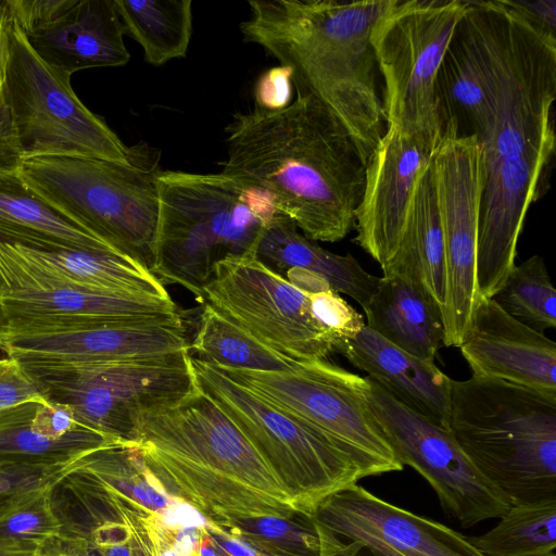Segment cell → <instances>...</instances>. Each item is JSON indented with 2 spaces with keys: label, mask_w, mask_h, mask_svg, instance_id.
<instances>
[{
  "label": "cell",
  "mask_w": 556,
  "mask_h": 556,
  "mask_svg": "<svg viewBox=\"0 0 556 556\" xmlns=\"http://www.w3.org/2000/svg\"><path fill=\"white\" fill-rule=\"evenodd\" d=\"M225 132L222 173L266 194L313 241L337 242L352 230L366 160L315 96L296 92L286 108L236 113Z\"/></svg>",
  "instance_id": "cell-1"
},
{
  "label": "cell",
  "mask_w": 556,
  "mask_h": 556,
  "mask_svg": "<svg viewBox=\"0 0 556 556\" xmlns=\"http://www.w3.org/2000/svg\"><path fill=\"white\" fill-rule=\"evenodd\" d=\"M42 399L45 396L37 384L15 358L8 355L0 357V409Z\"/></svg>",
  "instance_id": "cell-38"
},
{
  "label": "cell",
  "mask_w": 556,
  "mask_h": 556,
  "mask_svg": "<svg viewBox=\"0 0 556 556\" xmlns=\"http://www.w3.org/2000/svg\"><path fill=\"white\" fill-rule=\"evenodd\" d=\"M24 35L45 63L70 75L123 66L130 59L115 0H75L52 22Z\"/></svg>",
  "instance_id": "cell-24"
},
{
  "label": "cell",
  "mask_w": 556,
  "mask_h": 556,
  "mask_svg": "<svg viewBox=\"0 0 556 556\" xmlns=\"http://www.w3.org/2000/svg\"><path fill=\"white\" fill-rule=\"evenodd\" d=\"M395 0H251L240 23L256 43L292 72L295 92L315 96L341 121L364 159L387 129L380 73L370 36Z\"/></svg>",
  "instance_id": "cell-2"
},
{
  "label": "cell",
  "mask_w": 556,
  "mask_h": 556,
  "mask_svg": "<svg viewBox=\"0 0 556 556\" xmlns=\"http://www.w3.org/2000/svg\"><path fill=\"white\" fill-rule=\"evenodd\" d=\"M42 549L45 556H71L65 551H63L54 540H50L42 545Z\"/></svg>",
  "instance_id": "cell-46"
},
{
  "label": "cell",
  "mask_w": 556,
  "mask_h": 556,
  "mask_svg": "<svg viewBox=\"0 0 556 556\" xmlns=\"http://www.w3.org/2000/svg\"><path fill=\"white\" fill-rule=\"evenodd\" d=\"M7 17L5 87L23 157L78 155L128 163L131 147L80 101L72 75L45 63Z\"/></svg>",
  "instance_id": "cell-11"
},
{
  "label": "cell",
  "mask_w": 556,
  "mask_h": 556,
  "mask_svg": "<svg viewBox=\"0 0 556 556\" xmlns=\"http://www.w3.org/2000/svg\"><path fill=\"white\" fill-rule=\"evenodd\" d=\"M0 556H45L42 545L0 536Z\"/></svg>",
  "instance_id": "cell-44"
},
{
  "label": "cell",
  "mask_w": 556,
  "mask_h": 556,
  "mask_svg": "<svg viewBox=\"0 0 556 556\" xmlns=\"http://www.w3.org/2000/svg\"><path fill=\"white\" fill-rule=\"evenodd\" d=\"M447 428L510 505L556 501V394L484 377L452 379Z\"/></svg>",
  "instance_id": "cell-5"
},
{
  "label": "cell",
  "mask_w": 556,
  "mask_h": 556,
  "mask_svg": "<svg viewBox=\"0 0 556 556\" xmlns=\"http://www.w3.org/2000/svg\"><path fill=\"white\" fill-rule=\"evenodd\" d=\"M2 332H3V330H2L1 316H0V348H1V349H2V346H1ZM2 350H3V349H2Z\"/></svg>",
  "instance_id": "cell-47"
},
{
  "label": "cell",
  "mask_w": 556,
  "mask_h": 556,
  "mask_svg": "<svg viewBox=\"0 0 556 556\" xmlns=\"http://www.w3.org/2000/svg\"><path fill=\"white\" fill-rule=\"evenodd\" d=\"M155 525L165 529H177L181 527L206 528L207 518L189 503L173 497L172 503L153 518Z\"/></svg>",
  "instance_id": "cell-41"
},
{
  "label": "cell",
  "mask_w": 556,
  "mask_h": 556,
  "mask_svg": "<svg viewBox=\"0 0 556 556\" xmlns=\"http://www.w3.org/2000/svg\"><path fill=\"white\" fill-rule=\"evenodd\" d=\"M292 72L287 66H276L265 72L255 86V105L279 110L291 103Z\"/></svg>",
  "instance_id": "cell-40"
},
{
  "label": "cell",
  "mask_w": 556,
  "mask_h": 556,
  "mask_svg": "<svg viewBox=\"0 0 556 556\" xmlns=\"http://www.w3.org/2000/svg\"><path fill=\"white\" fill-rule=\"evenodd\" d=\"M198 359L218 368L292 371L301 362L279 353L204 303L190 351Z\"/></svg>",
  "instance_id": "cell-31"
},
{
  "label": "cell",
  "mask_w": 556,
  "mask_h": 556,
  "mask_svg": "<svg viewBox=\"0 0 556 556\" xmlns=\"http://www.w3.org/2000/svg\"><path fill=\"white\" fill-rule=\"evenodd\" d=\"M116 441L77 422L65 406L42 400L0 409V465L65 469L84 455Z\"/></svg>",
  "instance_id": "cell-23"
},
{
  "label": "cell",
  "mask_w": 556,
  "mask_h": 556,
  "mask_svg": "<svg viewBox=\"0 0 556 556\" xmlns=\"http://www.w3.org/2000/svg\"><path fill=\"white\" fill-rule=\"evenodd\" d=\"M472 376L556 394V343L480 298L458 346Z\"/></svg>",
  "instance_id": "cell-21"
},
{
  "label": "cell",
  "mask_w": 556,
  "mask_h": 556,
  "mask_svg": "<svg viewBox=\"0 0 556 556\" xmlns=\"http://www.w3.org/2000/svg\"><path fill=\"white\" fill-rule=\"evenodd\" d=\"M7 353L0 348V357L5 356Z\"/></svg>",
  "instance_id": "cell-48"
},
{
  "label": "cell",
  "mask_w": 556,
  "mask_h": 556,
  "mask_svg": "<svg viewBox=\"0 0 556 556\" xmlns=\"http://www.w3.org/2000/svg\"><path fill=\"white\" fill-rule=\"evenodd\" d=\"M253 255L280 276L292 268L319 276L363 309L379 281V277L367 273L351 254L340 255L321 248L299 232L295 224L278 211L262 231Z\"/></svg>",
  "instance_id": "cell-27"
},
{
  "label": "cell",
  "mask_w": 556,
  "mask_h": 556,
  "mask_svg": "<svg viewBox=\"0 0 556 556\" xmlns=\"http://www.w3.org/2000/svg\"><path fill=\"white\" fill-rule=\"evenodd\" d=\"M365 378L366 399L396 458L428 481L446 515L468 528L508 510L507 498L475 467L447 428L405 407Z\"/></svg>",
  "instance_id": "cell-15"
},
{
  "label": "cell",
  "mask_w": 556,
  "mask_h": 556,
  "mask_svg": "<svg viewBox=\"0 0 556 556\" xmlns=\"http://www.w3.org/2000/svg\"><path fill=\"white\" fill-rule=\"evenodd\" d=\"M18 363L47 401L68 408L80 425L129 444L143 414L197 389L190 352L129 362Z\"/></svg>",
  "instance_id": "cell-10"
},
{
  "label": "cell",
  "mask_w": 556,
  "mask_h": 556,
  "mask_svg": "<svg viewBox=\"0 0 556 556\" xmlns=\"http://www.w3.org/2000/svg\"><path fill=\"white\" fill-rule=\"evenodd\" d=\"M213 523L271 556H332L342 544L315 516L304 514L292 518H231Z\"/></svg>",
  "instance_id": "cell-32"
},
{
  "label": "cell",
  "mask_w": 556,
  "mask_h": 556,
  "mask_svg": "<svg viewBox=\"0 0 556 556\" xmlns=\"http://www.w3.org/2000/svg\"><path fill=\"white\" fill-rule=\"evenodd\" d=\"M22 285L169 296L153 274L117 252L48 251L0 242V289Z\"/></svg>",
  "instance_id": "cell-22"
},
{
  "label": "cell",
  "mask_w": 556,
  "mask_h": 556,
  "mask_svg": "<svg viewBox=\"0 0 556 556\" xmlns=\"http://www.w3.org/2000/svg\"><path fill=\"white\" fill-rule=\"evenodd\" d=\"M465 8L466 0H395L370 36L387 127L432 150L444 128L439 72Z\"/></svg>",
  "instance_id": "cell-9"
},
{
  "label": "cell",
  "mask_w": 556,
  "mask_h": 556,
  "mask_svg": "<svg viewBox=\"0 0 556 556\" xmlns=\"http://www.w3.org/2000/svg\"><path fill=\"white\" fill-rule=\"evenodd\" d=\"M490 531L468 536L483 556H556V501L510 505Z\"/></svg>",
  "instance_id": "cell-33"
},
{
  "label": "cell",
  "mask_w": 556,
  "mask_h": 556,
  "mask_svg": "<svg viewBox=\"0 0 556 556\" xmlns=\"http://www.w3.org/2000/svg\"><path fill=\"white\" fill-rule=\"evenodd\" d=\"M433 150L421 140L387 127L366 162L365 188L355 211L354 241L380 267L402 241L415 189Z\"/></svg>",
  "instance_id": "cell-17"
},
{
  "label": "cell",
  "mask_w": 556,
  "mask_h": 556,
  "mask_svg": "<svg viewBox=\"0 0 556 556\" xmlns=\"http://www.w3.org/2000/svg\"><path fill=\"white\" fill-rule=\"evenodd\" d=\"M197 387L240 428L287 486L301 514L315 516L330 496L365 475L333 438L190 355Z\"/></svg>",
  "instance_id": "cell-8"
},
{
  "label": "cell",
  "mask_w": 556,
  "mask_h": 556,
  "mask_svg": "<svg viewBox=\"0 0 556 556\" xmlns=\"http://www.w3.org/2000/svg\"><path fill=\"white\" fill-rule=\"evenodd\" d=\"M507 2L536 29L556 39V2L554 0H540L535 2L507 0Z\"/></svg>",
  "instance_id": "cell-42"
},
{
  "label": "cell",
  "mask_w": 556,
  "mask_h": 556,
  "mask_svg": "<svg viewBox=\"0 0 556 556\" xmlns=\"http://www.w3.org/2000/svg\"><path fill=\"white\" fill-rule=\"evenodd\" d=\"M316 289H304L245 254L217 263L202 300L269 348L293 361L312 362L342 346L314 313Z\"/></svg>",
  "instance_id": "cell-13"
},
{
  "label": "cell",
  "mask_w": 556,
  "mask_h": 556,
  "mask_svg": "<svg viewBox=\"0 0 556 556\" xmlns=\"http://www.w3.org/2000/svg\"><path fill=\"white\" fill-rule=\"evenodd\" d=\"M156 258L152 274L202 300L223 260L253 254L277 212L263 192L225 175L162 170Z\"/></svg>",
  "instance_id": "cell-7"
},
{
  "label": "cell",
  "mask_w": 556,
  "mask_h": 556,
  "mask_svg": "<svg viewBox=\"0 0 556 556\" xmlns=\"http://www.w3.org/2000/svg\"><path fill=\"white\" fill-rule=\"evenodd\" d=\"M443 230L447 295L444 346L458 348L480 299L476 280L478 223L485 168L475 134L446 121L431 159Z\"/></svg>",
  "instance_id": "cell-14"
},
{
  "label": "cell",
  "mask_w": 556,
  "mask_h": 556,
  "mask_svg": "<svg viewBox=\"0 0 556 556\" xmlns=\"http://www.w3.org/2000/svg\"><path fill=\"white\" fill-rule=\"evenodd\" d=\"M22 160V147L7 93L4 66L0 71V173L17 172Z\"/></svg>",
  "instance_id": "cell-39"
},
{
  "label": "cell",
  "mask_w": 556,
  "mask_h": 556,
  "mask_svg": "<svg viewBox=\"0 0 556 556\" xmlns=\"http://www.w3.org/2000/svg\"><path fill=\"white\" fill-rule=\"evenodd\" d=\"M316 519L345 541L378 542L405 556H483L468 536L355 484L327 498Z\"/></svg>",
  "instance_id": "cell-20"
},
{
  "label": "cell",
  "mask_w": 556,
  "mask_h": 556,
  "mask_svg": "<svg viewBox=\"0 0 556 556\" xmlns=\"http://www.w3.org/2000/svg\"><path fill=\"white\" fill-rule=\"evenodd\" d=\"M381 269L419 278L444 315L447 295L445 249L431 163L417 182L399 249Z\"/></svg>",
  "instance_id": "cell-29"
},
{
  "label": "cell",
  "mask_w": 556,
  "mask_h": 556,
  "mask_svg": "<svg viewBox=\"0 0 556 556\" xmlns=\"http://www.w3.org/2000/svg\"><path fill=\"white\" fill-rule=\"evenodd\" d=\"M9 53L8 17L0 1V71L5 66Z\"/></svg>",
  "instance_id": "cell-45"
},
{
  "label": "cell",
  "mask_w": 556,
  "mask_h": 556,
  "mask_svg": "<svg viewBox=\"0 0 556 556\" xmlns=\"http://www.w3.org/2000/svg\"><path fill=\"white\" fill-rule=\"evenodd\" d=\"M0 242L48 251L119 253L50 207L17 172L0 173Z\"/></svg>",
  "instance_id": "cell-28"
},
{
  "label": "cell",
  "mask_w": 556,
  "mask_h": 556,
  "mask_svg": "<svg viewBox=\"0 0 556 556\" xmlns=\"http://www.w3.org/2000/svg\"><path fill=\"white\" fill-rule=\"evenodd\" d=\"M125 35L147 63L160 66L187 54L192 34L191 0H115Z\"/></svg>",
  "instance_id": "cell-30"
},
{
  "label": "cell",
  "mask_w": 556,
  "mask_h": 556,
  "mask_svg": "<svg viewBox=\"0 0 556 556\" xmlns=\"http://www.w3.org/2000/svg\"><path fill=\"white\" fill-rule=\"evenodd\" d=\"M63 470H36L0 465V517L50 484Z\"/></svg>",
  "instance_id": "cell-36"
},
{
  "label": "cell",
  "mask_w": 556,
  "mask_h": 556,
  "mask_svg": "<svg viewBox=\"0 0 556 556\" xmlns=\"http://www.w3.org/2000/svg\"><path fill=\"white\" fill-rule=\"evenodd\" d=\"M555 142L553 130L485 172L476 254L480 298H492L515 266L526 214L540 198Z\"/></svg>",
  "instance_id": "cell-16"
},
{
  "label": "cell",
  "mask_w": 556,
  "mask_h": 556,
  "mask_svg": "<svg viewBox=\"0 0 556 556\" xmlns=\"http://www.w3.org/2000/svg\"><path fill=\"white\" fill-rule=\"evenodd\" d=\"M132 445L169 496L208 521L301 514L285 483L231 418L198 387L143 414Z\"/></svg>",
  "instance_id": "cell-3"
},
{
  "label": "cell",
  "mask_w": 556,
  "mask_h": 556,
  "mask_svg": "<svg viewBox=\"0 0 556 556\" xmlns=\"http://www.w3.org/2000/svg\"><path fill=\"white\" fill-rule=\"evenodd\" d=\"M456 35L482 81L491 115L489 132L480 141L488 172L554 130L556 39L507 0H466Z\"/></svg>",
  "instance_id": "cell-4"
},
{
  "label": "cell",
  "mask_w": 556,
  "mask_h": 556,
  "mask_svg": "<svg viewBox=\"0 0 556 556\" xmlns=\"http://www.w3.org/2000/svg\"><path fill=\"white\" fill-rule=\"evenodd\" d=\"M332 556H405L396 549L378 542L345 541Z\"/></svg>",
  "instance_id": "cell-43"
},
{
  "label": "cell",
  "mask_w": 556,
  "mask_h": 556,
  "mask_svg": "<svg viewBox=\"0 0 556 556\" xmlns=\"http://www.w3.org/2000/svg\"><path fill=\"white\" fill-rule=\"evenodd\" d=\"M364 312L368 328L422 361L444 346L443 313L417 277L383 273Z\"/></svg>",
  "instance_id": "cell-26"
},
{
  "label": "cell",
  "mask_w": 556,
  "mask_h": 556,
  "mask_svg": "<svg viewBox=\"0 0 556 556\" xmlns=\"http://www.w3.org/2000/svg\"><path fill=\"white\" fill-rule=\"evenodd\" d=\"M143 143L119 163L78 155L23 157V182L45 203L151 274L160 215L159 165Z\"/></svg>",
  "instance_id": "cell-6"
},
{
  "label": "cell",
  "mask_w": 556,
  "mask_h": 556,
  "mask_svg": "<svg viewBox=\"0 0 556 556\" xmlns=\"http://www.w3.org/2000/svg\"><path fill=\"white\" fill-rule=\"evenodd\" d=\"M2 3L8 16L27 34L52 22L75 0H3Z\"/></svg>",
  "instance_id": "cell-37"
},
{
  "label": "cell",
  "mask_w": 556,
  "mask_h": 556,
  "mask_svg": "<svg viewBox=\"0 0 556 556\" xmlns=\"http://www.w3.org/2000/svg\"><path fill=\"white\" fill-rule=\"evenodd\" d=\"M339 353L402 405L447 428L452 379L434 362L399 349L366 325Z\"/></svg>",
  "instance_id": "cell-25"
},
{
  "label": "cell",
  "mask_w": 556,
  "mask_h": 556,
  "mask_svg": "<svg viewBox=\"0 0 556 556\" xmlns=\"http://www.w3.org/2000/svg\"><path fill=\"white\" fill-rule=\"evenodd\" d=\"M180 314L106 323L92 327L9 336L1 341L18 362L110 363L165 357L190 351Z\"/></svg>",
  "instance_id": "cell-18"
},
{
  "label": "cell",
  "mask_w": 556,
  "mask_h": 556,
  "mask_svg": "<svg viewBox=\"0 0 556 556\" xmlns=\"http://www.w3.org/2000/svg\"><path fill=\"white\" fill-rule=\"evenodd\" d=\"M49 485L38 490L0 517V536L43 545L59 534Z\"/></svg>",
  "instance_id": "cell-35"
},
{
  "label": "cell",
  "mask_w": 556,
  "mask_h": 556,
  "mask_svg": "<svg viewBox=\"0 0 556 556\" xmlns=\"http://www.w3.org/2000/svg\"><path fill=\"white\" fill-rule=\"evenodd\" d=\"M216 368L333 438L365 477L403 469L368 404L365 377L326 359L301 362L292 371Z\"/></svg>",
  "instance_id": "cell-12"
},
{
  "label": "cell",
  "mask_w": 556,
  "mask_h": 556,
  "mask_svg": "<svg viewBox=\"0 0 556 556\" xmlns=\"http://www.w3.org/2000/svg\"><path fill=\"white\" fill-rule=\"evenodd\" d=\"M492 299L513 318L541 334L556 327V290L539 255L515 265Z\"/></svg>",
  "instance_id": "cell-34"
},
{
  "label": "cell",
  "mask_w": 556,
  "mask_h": 556,
  "mask_svg": "<svg viewBox=\"0 0 556 556\" xmlns=\"http://www.w3.org/2000/svg\"><path fill=\"white\" fill-rule=\"evenodd\" d=\"M177 314L180 312L170 296L39 285L0 289L2 339Z\"/></svg>",
  "instance_id": "cell-19"
}]
</instances>
